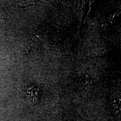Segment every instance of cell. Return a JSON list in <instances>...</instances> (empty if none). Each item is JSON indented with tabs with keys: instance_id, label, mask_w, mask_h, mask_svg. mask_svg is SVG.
<instances>
[{
	"instance_id": "cell-1",
	"label": "cell",
	"mask_w": 121,
	"mask_h": 121,
	"mask_svg": "<svg viewBox=\"0 0 121 121\" xmlns=\"http://www.w3.org/2000/svg\"><path fill=\"white\" fill-rule=\"evenodd\" d=\"M26 97L28 101L31 103H35L38 100V89L34 86H31L26 89Z\"/></svg>"
},
{
	"instance_id": "cell-2",
	"label": "cell",
	"mask_w": 121,
	"mask_h": 121,
	"mask_svg": "<svg viewBox=\"0 0 121 121\" xmlns=\"http://www.w3.org/2000/svg\"><path fill=\"white\" fill-rule=\"evenodd\" d=\"M4 17H3L1 13L0 12V23L3 24V23H4Z\"/></svg>"
}]
</instances>
